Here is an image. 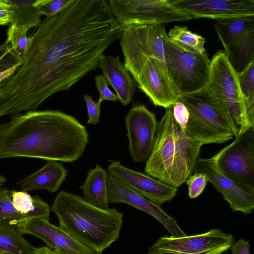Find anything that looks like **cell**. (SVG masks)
I'll use <instances>...</instances> for the list:
<instances>
[{
	"label": "cell",
	"instance_id": "cell-1",
	"mask_svg": "<svg viewBox=\"0 0 254 254\" xmlns=\"http://www.w3.org/2000/svg\"><path fill=\"white\" fill-rule=\"evenodd\" d=\"M123 28L107 0H73L45 18L22 64L0 82V117L36 110L53 94L69 90L97 68Z\"/></svg>",
	"mask_w": 254,
	"mask_h": 254
},
{
	"label": "cell",
	"instance_id": "cell-2",
	"mask_svg": "<svg viewBox=\"0 0 254 254\" xmlns=\"http://www.w3.org/2000/svg\"><path fill=\"white\" fill-rule=\"evenodd\" d=\"M89 135L73 116L59 110H31L0 125V159L40 158L73 162L84 152Z\"/></svg>",
	"mask_w": 254,
	"mask_h": 254
},
{
	"label": "cell",
	"instance_id": "cell-3",
	"mask_svg": "<svg viewBox=\"0 0 254 254\" xmlns=\"http://www.w3.org/2000/svg\"><path fill=\"white\" fill-rule=\"evenodd\" d=\"M51 210L64 231L81 245L98 254H102L119 237L123 214L115 208L96 207L78 195L62 190Z\"/></svg>",
	"mask_w": 254,
	"mask_h": 254
},
{
	"label": "cell",
	"instance_id": "cell-4",
	"mask_svg": "<svg viewBox=\"0 0 254 254\" xmlns=\"http://www.w3.org/2000/svg\"><path fill=\"white\" fill-rule=\"evenodd\" d=\"M202 145L190 139L175 120L172 108L166 109L158 123L145 173L178 188L193 173Z\"/></svg>",
	"mask_w": 254,
	"mask_h": 254
},
{
	"label": "cell",
	"instance_id": "cell-5",
	"mask_svg": "<svg viewBox=\"0 0 254 254\" xmlns=\"http://www.w3.org/2000/svg\"><path fill=\"white\" fill-rule=\"evenodd\" d=\"M201 91L226 120L235 137L254 127V121L249 115L240 87L238 73L224 50L217 51L212 57L208 78Z\"/></svg>",
	"mask_w": 254,
	"mask_h": 254
},
{
	"label": "cell",
	"instance_id": "cell-6",
	"mask_svg": "<svg viewBox=\"0 0 254 254\" xmlns=\"http://www.w3.org/2000/svg\"><path fill=\"white\" fill-rule=\"evenodd\" d=\"M164 45L167 71L181 98L202 90L208 78L211 63L207 53L186 50L171 40L167 34Z\"/></svg>",
	"mask_w": 254,
	"mask_h": 254
},
{
	"label": "cell",
	"instance_id": "cell-7",
	"mask_svg": "<svg viewBox=\"0 0 254 254\" xmlns=\"http://www.w3.org/2000/svg\"><path fill=\"white\" fill-rule=\"evenodd\" d=\"M180 100L189 111L184 132L190 139L204 145L226 142L234 136L226 120L201 91L184 95Z\"/></svg>",
	"mask_w": 254,
	"mask_h": 254
},
{
	"label": "cell",
	"instance_id": "cell-8",
	"mask_svg": "<svg viewBox=\"0 0 254 254\" xmlns=\"http://www.w3.org/2000/svg\"><path fill=\"white\" fill-rule=\"evenodd\" d=\"M163 24L130 25L124 27L120 38L126 69L133 76L142 62L155 57L165 63Z\"/></svg>",
	"mask_w": 254,
	"mask_h": 254
},
{
	"label": "cell",
	"instance_id": "cell-9",
	"mask_svg": "<svg viewBox=\"0 0 254 254\" xmlns=\"http://www.w3.org/2000/svg\"><path fill=\"white\" fill-rule=\"evenodd\" d=\"M112 12L123 27L130 25L150 24L192 19L172 5L169 0H109Z\"/></svg>",
	"mask_w": 254,
	"mask_h": 254
},
{
	"label": "cell",
	"instance_id": "cell-10",
	"mask_svg": "<svg viewBox=\"0 0 254 254\" xmlns=\"http://www.w3.org/2000/svg\"><path fill=\"white\" fill-rule=\"evenodd\" d=\"M214 28L231 65L242 72L254 61V16L219 20Z\"/></svg>",
	"mask_w": 254,
	"mask_h": 254
},
{
	"label": "cell",
	"instance_id": "cell-11",
	"mask_svg": "<svg viewBox=\"0 0 254 254\" xmlns=\"http://www.w3.org/2000/svg\"><path fill=\"white\" fill-rule=\"evenodd\" d=\"M211 158L221 174L235 182L254 188V127L237 135L231 144Z\"/></svg>",
	"mask_w": 254,
	"mask_h": 254
},
{
	"label": "cell",
	"instance_id": "cell-12",
	"mask_svg": "<svg viewBox=\"0 0 254 254\" xmlns=\"http://www.w3.org/2000/svg\"><path fill=\"white\" fill-rule=\"evenodd\" d=\"M233 243L231 234L214 229L184 237H161L149 247L147 254H222Z\"/></svg>",
	"mask_w": 254,
	"mask_h": 254
},
{
	"label": "cell",
	"instance_id": "cell-13",
	"mask_svg": "<svg viewBox=\"0 0 254 254\" xmlns=\"http://www.w3.org/2000/svg\"><path fill=\"white\" fill-rule=\"evenodd\" d=\"M132 77L138 88L155 106L167 109L181 99L168 75L165 63L158 58L145 59Z\"/></svg>",
	"mask_w": 254,
	"mask_h": 254
},
{
	"label": "cell",
	"instance_id": "cell-14",
	"mask_svg": "<svg viewBox=\"0 0 254 254\" xmlns=\"http://www.w3.org/2000/svg\"><path fill=\"white\" fill-rule=\"evenodd\" d=\"M128 149L132 160L143 162L153 147L158 125L154 114L142 104L134 105L125 119Z\"/></svg>",
	"mask_w": 254,
	"mask_h": 254
},
{
	"label": "cell",
	"instance_id": "cell-15",
	"mask_svg": "<svg viewBox=\"0 0 254 254\" xmlns=\"http://www.w3.org/2000/svg\"><path fill=\"white\" fill-rule=\"evenodd\" d=\"M204 174L215 189L227 201L232 211L251 214L254 209V188L233 181L221 174L212 158H198L193 172Z\"/></svg>",
	"mask_w": 254,
	"mask_h": 254
},
{
	"label": "cell",
	"instance_id": "cell-16",
	"mask_svg": "<svg viewBox=\"0 0 254 254\" xmlns=\"http://www.w3.org/2000/svg\"><path fill=\"white\" fill-rule=\"evenodd\" d=\"M192 19L209 18L217 20L254 16V0H169Z\"/></svg>",
	"mask_w": 254,
	"mask_h": 254
},
{
	"label": "cell",
	"instance_id": "cell-17",
	"mask_svg": "<svg viewBox=\"0 0 254 254\" xmlns=\"http://www.w3.org/2000/svg\"><path fill=\"white\" fill-rule=\"evenodd\" d=\"M107 188L109 203H126L144 211L160 222L172 236L181 237L187 235L175 218L166 213L160 206L136 192L109 174Z\"/></svg>",
	"mask_w": 254,
	"mask_h": 254
},
{
	"label": "cell",
	"instance_id": "cell-18",
	"mask_svg": "<svg viewBox=\"0 0 254 254\" xmlns=\"http://www.w3.org/2000/svg\"><path fill=\"white\" fill-rule=\"evenodd\" d=\"M108 173L159 206L172 200L178 192V188L148 174L128 169L123 166L120 161H112L108 166Z\"/></svg>",
	"mask_w": 254,
	"mask_h": 254
},
{
	"label": "cell",
	"instance_id": "cell-19",
	"mask_svg": "<svg viewBox=\"0 0 254 254\" xmlns=\"http://www.w3.org/2000/svg\"><path fill=\"white\" fill-rule=\"evenodd\" d=\"M22 234H29L43 240L53 250H70L83 254H100L79 244L60 226H55L49 220L33 218L18 223Z\"/></svg>",
	"mask_w": 254,
	"mask_h": 254
},
{
	"label": "cell",
	"instance_id": "cell-20",
	"mask_svg": "<svg viewBox=\"0 0 254 254\" xmlns=\"http://www.w3.org/2000/svg\"><path fill=\"white\" fill-rule=\"evenodd\" d=\"M98 67L114 89L119 100L123 105L128 104L132 100L135 84L119 57L104 54L100 58Z\"/></svg>",
	"mask_w": 254,
	"mask_h": 254
},
{
	"label": "cell",
	"instance_id": "cell-21",
	"mask_svg": "<svg viewBox=\"0 0 254 254\" xmlns=\"http://www.w3.org/2000/svg\"><path fill=\"white\" fill-rule=\"evenodd\" d=\"M68 171L61 163L48 161L38 171L17 183L21 190L30 192L46 190L50 193L57 191L67 176Z\"/></svg>",
	"mask_w": 254,
	"mask_h": 254
},
{
	"label": "cell",
	"instance_id": "cell-22",
	"mask_svg": "<svg viewBox=\"0 0 254 254\" xmlns=\"http://www.w3.org/2000/svg\"><path fill=\"white\" fill-rule=\"evenodd\" d=\"M108 175V172L98 164L88 171L84 184L79 187L82 191V198L86 202L101 209L109 208L107 188Z\"/></svg>",
	"mask_w": 254,
	"mask_h": 254
},
{
	"label": "cell",
	"instance_id": "cell-23",
	"mask_svg": "<svg viewBox=\"0 0 254 254\" xmlns=\"http://www.w3.org/2000/svg\"><path fill=\"white\" fill-rule=\"evenodd\" d=\"M35 250L22 236L18 223L0 220V252L5 254H34Z\"/></svg>",
	"mask_w": 254,
	"mask_h": 254
},
{
	"label": "cell",
	"instance_id": "cell-24",
	"mask_svg": "<svg viewBox=\"0 0 254 254\" xmlns=\"http://www.w3.org/2000/svg\"><path fill=\"white\" fill-rule=\"evenodd\" d=\"M10 13V24L25 25L31 28L42 22L41 16L34 5L35 0H7Z\"/></svg>",
	"mask_w": 254,
	"mask_h": 254
},
{
	"label": "cell",
	"instance_id": "cell-25",
	"mask_svg": "<svg viewBox=\"0 0 254 254\" xmlns=\"http://www.w3.org/2000/svg\"><path fill=\"white\" fill-rule=\"evenodd\" d=\"M168 37L183 49L199 54L206 53L205 39L188 29L186 26L175 25L167 33Z\"/></svg>",
	"mask_w": 254,
	"mask_h": 254
},
{
	"label": "cell",
	"instance_id": "cell-26",
	"mask_svg": "<svg viewBox=\"0 0 254 254\" xmlns=\"http://www.w3.org/2000/svg\"><path fill=\"white\" fill-rule=\"evenodd\" d=\"M29 28L25 25L11 24L7 31L6 41L10 43L13 52L23 61L33 43V37L27 36Z\"/></svg>",
	"mask_w": 254,
	"mask_h": 254
},
{
	"label": "cell",
	"instance_id": "cell-27",
	"mask_svg": "<svg viewBox=\"0 0 254 254\" xmlns=\"http://www.w3.org/2000/svg\"><path fill=\"white\" fill-rule=\"evenodd\" d=\"M241 92L247 104L249 115L254 121V61L238 74Z\"/></svg>",
	"mask_w": 254,
	"mask_h": 254
},
{
	"label": "cell",
	"instance_id": "cell-28",
	"mask_svg": "<svg viewBox=\"0 0 254 254\" xmlns=\"http://www.w3.org/2000/svg\"><path fill=\"white\" fill-rule=\"evenodd\" d=\"M13 190L0 187V220L19 223L33 218L31 215L22 214L14 208L11 199Z\"/></svg>",
	"mask_w": 254,
	"mask_h": 254
},
{
	"label": "cell",
	"instance_id": "cell-29",
	"mask_svg": "<svg viewBox=\"0 0 254 254\" xmlns=\"http://www.w3.org/2000/svg\"><path fill=\"white\" fill-rule=\"evenodd\" d=\"M73 0H35L34 5L40 14L46 17L53 16L69 6Z\"/></svg>",
	"mask_w": 254,
	"mask_h": 254
},
{
	"label": "cell",
	"instance_id": "cell-30",
	"mask_svg": "<svg viewBox=\"0 0 254 254\" xmlns=\"http://www.w3.org/2000/svg\"><path fill=\"white\" fill-rule=\"evenodd\" d=\"M186 181L188 187V196L190 198H195L202 193L207 183L206 176L200 172H193Z\"/></svg>",
	"mask_w": 254,
	"mask_h": 254
},
{
	"label": "cell",
	"instance_id": "cell-31",
	"mask_svg": "<svg viewBox=\"0 0 254 254\" xmlns=\"http://www.w3.org/2000/svg\"><path fill=\"white\" fill-rule=\"evenodd\" d=\"M95 82L97 89L99 92V99L101 101L108 100L116 101L119 98L109 87V82L103 74L97 75L95 77Z\"/></svg>",
	"mask_w": 254,
	"mask_h": 254
},
{
	"label": "cell",
	"instance_id": "cell-32",
	"mask_svg": "<svg viewBox=\"0 0 254 254\" xmlns=\"http://www.w3.org/2000/svg\"><path fill=\"white\" fill-rule=\"evenodd\" d=\"M86 103L88 119L87 124L95 125L100 121L101 104L102 102L99 99L95 102L89 95H84Z\"/></svg>",
	"mask_w": 254,
	"mask_h": 254
},
{
	"label": "cell",
	"instance_id": "cell-33",
	"mask_svg": "<svg viewBox=\"0 0 254 254\" xmlns=\"http://www.w3.org/2000/svg\"><path fill=\"white\" fill-rule=\"evenodd\" d=\"M171 108L175 120L184 131L190 115L187 107L181 101L179 100Z\"/></svg>",
	"mask_w": 254,
	"mask_h": 254
},
{
	"label": "cell",
	"instance_id": "cell-34",
	"mask_svg": "<svg viewBox=\"0 0 254 254\" xmlns=\"http://www.w3.org/2000/svg\"><path fill=\"white\" fill-rule=\"evenodd\" d=\"M230 249L232 254H251L250 244L244 239L234 242Z\"/></svg>",
	"mask_w": 254,
	"mask_h": 254
},
{
	"label": "cell",
	"instance_id": "cell-35",
	"mask_svg": "<svg viewBox=\"0 0 254 254\" xmlns=\"http://www.w3.org/2000/svg\"><path fill=\"white\" fill-rule=\"evenodd\" d=\"M10 17L8 9L4 7H0V25L10 24Z\"/></svg>",
	"mask_w": 254,
	"mask_h": 254
},
{
	"label": "cell",
	"instance_id": "cell-36",
	"mask_svg": "<svg viewBox=\"0 0 254 254\" xmlns=\"http://www.w3.org/2000/svg\"><path fill=\"white\" fill-rule=\"evenodd\" d=\"M23 61L11 67L0 72V82L13 74L16 69L22 64Z\"/></svg>",
	"mask_w": 254,
	"mask_h": 254
},
{
	"label": "cell",
	"instance_id": "cell-37",
	"mask_svg": "<svg viewBox=\"0 0 254 254\" xmlns=\"http://www.w3.org/2000/svg\"><path fill=\"white\" fill-rule=\"evenodd\" d=\"M34 254H57L53 250L48 247H43L36 248Z\"/></svg>",
	"mask_w": 254,
	"mask_h": 254
},
{
	"label": "cell",
	"instance_id": "cell-38",
	"mask_svg": "<svg viewBox=\"0 0 254 254\" xmlns=\"http://www.w3.org/2000/svg\"><path fill=\"white\" fill-rule=\"evenodd\" d=\"M11 48V45L6 40L0 45V58H1Z\"/></svg>",
	"mask_w": 254,
	"mask_h": 254
},
{
	"label": "cell",
	"instance_id": "cell-39",
	"mask_svg": "<svg viewBox=\"0 0 254 254\" xmlns=\"http://www.w3.org/2000/svg\"><path fill=\"white\" fill-rule=\"evenodd\" d=\"M58 254H83L77 251L70 250H53Z\"/></svg>",
	"mask_w": 254,
	"mask_h": 254
},
{
	"label": "cell",
	"instance_id": "cell-40",
	"mask_svg": "<svg viewBox=\"0 0 254 254\" xmlns=\"http://www.w3.org/2000/svg\"><path fill=\"white\" fill-rule=\"evenodd\" d=\"M9 5L7 0H0V7H4L7 8Z\"/></svg>",
	"mask_w": 254,
	"mask_h": 254
},
{
	"label": "cell",
	"instance_id": "cell-41",
	"mask_svg": "<svg viewBox=\"0 0 254 254\" xmlns=\"http://www.w3.org/2000/svg\"><path fill=\"white\" fill-rule=\"evenodd\" d=\"M5 181V178L3 176L0 175V187L4 184Z\"/></svg>",
	"mask_w": 254,
	"mask_h": 254
},
{
	"label": "cell",
	"instance_id": "cell-42",
	"mask_svg": "<svg viewBox=\"0 0 254 254\" xmlns=\"http://www.w3.org/2000/svg\"><path fill=\"white\" fill-rule=\"evenodd\" d=\"M0 254H5L3 253L0 252Z\"/></svg>",
	"mask_w": 254,
	"mask_h": 254
},
{
	"label": "cell",
	"instance_id": "cell-43",
	"mask_svg": "<svg viewBox=\"0 0 254 254\" xmlns=\"http://www.w3.org/2000/svg\"><path fill=\"white\" fill-rule=\"evenodd\" d=\"M56 253V252H55ZM57 254H58V253H56Z\"/></svg>",
	"mask_w": 254,
	"mask_h": 254
}]
</instances>
